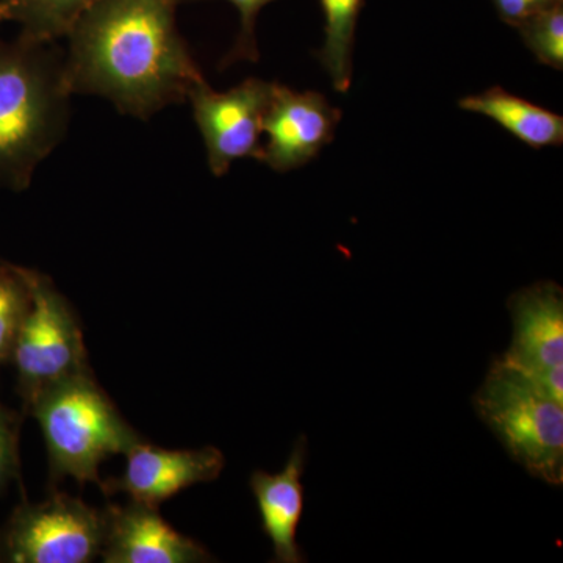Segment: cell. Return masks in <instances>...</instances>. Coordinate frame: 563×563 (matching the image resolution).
<instances>
[{
	"mask_svg": "<svg viewBox=\"0 0 563 563\" xmlns=\"http://www.w3.org/2000/svg\"><path fill=\"white\" fill-rule=\"evenodd\" d=\"M106 510L68 493L16 507L0 531V561L10 563H90L101 558Z\"/></svg>",
	"mask_w": 563,
	"mask_h": 563,
	"instance_id": "obj_6",
	"label": "cell"
},
{
	"mask_svg": "<svg viewBox=\"0 0 563 563\" xmlns=\"http://www.w3.org/2000/svg\"><path fill=\"white\" fill-rule=\"evenodd\" d=\"M512 343L499 355L563 404V290L551 280L514 292L507 302Z\"/></svg>",
	"mask_w": 563,
	"mask_h": 563,
	"instance_id": "obj_8",
	"label": "cell"
},
{
	"mask_svg": "<svg viewBox=\"0 0 563 563\" xmlns=\"http://www.w3.org/2000/svg\"><path fill=\"white\" fill-rule=\"evenodd\" d=\"M459 107L470 113L483 114L501 125L515 139L533 150L562 146L563 118L537 103L510 95L501 87H492L479 95L466 96Z\"/></svg>",
	"mask_w": 563,
	"mask_h": 563,
	"instance_id": "obj_13",
	"label": "cell"
},
{
	"mask_svg": "<svg viewBox=\"0 0 563 563\" xmlns=\"http://www.w3.org/2000/svg\"><path fill=\"white\" fill-rule=\"evenodd\" d=\"M180 0H96L66 38L70 95L101 96L136 120L187 102L206 80L177 29Z\"/></svg>",
	"mask_w": 563,
	"mask_h": 563,
	"instance_id": "obj_1",
	"label": "cell"
},
{
	"mask_svg": "<svg viewBox=\"0 0 563 563\" xmlns=\"http://www.w3.org/2000/svg\"><path fill=\"white\" fill-rule=\"evenodd\" d=\"M515 29L537 62L553 69H562L563 3L540 11Z\"/></svg>",
	"mask_w": 563,
	"mask_h": 563,
	"instance_id": "obj_17",
	"label": "cell"
},
{
	"mask_svg": "<svg viewBox=\"0 0 563 563\" xmlns=\"http://www.w3.org/2000/svg\"><path fill=\"white\" fill-rule=\"evenodd\" d=\"M27 413L36 418L43 432L52 483L73 477L81 485L101 487L102 462L114 454L125 455L144 442L92 372L77 374L41 393Z\"/></svg>",
	"mask_w": 563,
	"mask_h": 563,
	"instance_id": "obj_3",
	"label": "cell"
},
{
	"mask_svg": "<svg viewBox=\"0 0 563 563\" xmlns=\"http://www.w3.org/2000/svg\"><path fill=\"white\" fill-rule=\"evenodd\" d=\"M20 268L31 292L11 362L16 366L18 391L27 412L33 401L54 385L91 372L84 332L76 310L49 276Z\"/></svg>",
	"mask_w": 563,
	"mask_h": 563,
	"instance_id": "obj_5",
	"label": "cell"
},
{
	"mask_svg": "<svg viewBox=\"0 0 563 563\" xmlns=\"http://www.w3.org/2000/svg\"><path fill=\"white\" fill-rule=\"evenodd\" d=\"M342 117L321 92L296 91L274 81L263 120L261 162L276 173L301 168L332 143Z\"/></svg>",
	"mask_w": 563,
	"mask_h": 563,
	"instance_id": "obj_9",
	"label": "cell"
},
{
	"mask_svg": "<svg viewBox=\"0 0 563 563\" xmlns=\"http://www.w3.org/2000/svg\"><path fill=\"white\" fill-rule=\"evenodd\" d=\"M31 303L20 268L0 262V366L11 361L14 342Z\"/></svg>",
	"mask_w": 563,
	"mask_h": 563,
	"instance_id": "obj_16",
	"label": "cell"
},
{
	"mask_svg": "<svg viewBox=\"0 0 563 563\" xmlns=\"http://www.w3.org/2000/svg\"><path fill=\"white\" fill-rule=\"evenodd\" d=\"M306 461L307 439L301 435L282 472L273 474L257 470L251 474V490L261 512L263 532L273 544V562L307 561L296 539L306 507L302 484Z\"/></svg>",
	"mask_w": 563,
	"mask_h": 563,
	"instance_id": "obj_12",
	"label": "cell"
},
{
	"mask_svg": "<svg viewBox=\"0 0 563 563\" xmlns=\"http://www.w3.org/2000/svg\"><path fill=\"white\" fill-rule=\"evenodd\" d=\"M492 2L506 24L518 27L521 22L536 16L540 11L563 3V0H492Z\"/></svg>",
	"mask_w": 563,
	"mask_h": 563,
	"instance_id": "obj_20",
	"label": "cell"
},
{
	"mask_svg": "<svg viewBox=\"0 0 563 563\" xmlns=\"http://www.w3.org/2000/svg\"><path fill=\"white\" fill-rule=\"evenodd\" d=\"M273 88L274 81L251 77L220 92L202 80L188 95L214 177L228 174L232 163L242 158L261 161L263 120Z\"/></svg>",
	"mask_w": 563,
	"mask_h": 563,
	"instance_id": "obj_7",
	"label": "cell"
},
{
	"mask_svg": "<svg viewBox=\"0 0 563 563\" xmlns=\"http://www.w3.org/2000/svg\"><path fill=\"white\" fill-rule=\"evenodd\" d=\"M20 476V454H18V421L0 404V493L14 477Z\"/></svg>",
	"mask_w": 563,
	"mask_h": 563,
	"instance_id": "obj_19",
	"label": "cell"
},
{
	"mask_svg": "<svg viewBox=\"0 0 563 563\" xmlns=\"http://www.w3.org/2000/svg\"><path fill=\"white\" fill-rule=\"evenodd\" d=\"M180 2H206V0H180ZM225 2L232 3L239 11L240 32L236 36L235 46L221 63L222 68H228L236 62H258L261 51H258L257 35H255L258 14L274 0H225Z\"/></svg>",
	"mask_w": 563,
	"mask_h": 563,
	"instance_id": "obj_18",
	"label": "cell"
},
{
	"mask_svg": "<svg viewBox=\"0 0 563 563\" xmlns=\"http://www.w3.org/2000/svg\"><path fill=\"white\" fill-rule=\"evenodd\" d=\"M106 563H203L214 558L206 547L163 520L158 507L131 501L106 509Z\"/></svg>",
	"mask_w": 563,
	"mask_h": 563,
	"instance_id": "obj_11",
	"label": "cell"
},
{
	"mask_svg": "<svg viewBox=\"0 0 563 563\" xmlns=\"http://www.w3.org/2000/svg\"><path fill=\"white\" fill-rule=\"evenodd\" d=\"M124 473L102 481L107 496L125 493L132 501L158 507L192 485L211 483L224 470L225 457L218 448L163 450L146 442L125 454Z\"/></svg>",
	"mask_w": 563,
	"mask_h": 563,
	"instance_id": "obj_10",
	"label": "cell"
},
{
	"mask_svg": "<svg viewBox=\"0 0 563 563\" xmlns=\"http://www.w3.org/2000/svg\"><path fill=\"white\" fill-rule=\"evenodd\" d=\"M324 13V44L317 58L329 74L335 91L347 92L352 84L355 32L365 0H320Z\"/></svg>",
	"mask_w": 563,
	"mask_h": 563,
	"instance_id": "obj_15",
	"label": "cell"
},
{
	"mask_svg": "<svg viewBox=\"0 0 563 563\" xmlns=\"http://www.w3.org/2000/svg\"><path fill=\"white\" fill-rule=\"evenodd\" d=\"M96 0H0V24L20 25V38L52 44L68 35Z\"/></svg>",
	"mask_w": 563,
	"mask_h": 563,
	"instance_id": "obj_14",
	"label": "cell"
},
{
	"mask_svg": "<svg viewBox=\"0 0 563 563\" xmlns=\"http://www.w3.org/2000/svg\"><path fill=\"white\" fill-rule=\"evenodd\" d=\"M473 407L515 462L544 484H563V404L542 385L493 358Z\"/></svg>",
	"mask_w": 563,
	"mask_h": 563,
	"instance_id": "obj_4",
	"label": "cell"
},
{
	"mask_svg": "<svg viewBox=\"0 0 563 563\" xmlns=\"http://www.w3.org/2000/svg\"><path fill=\"white\" fill-rule=\"evenodd\" d=\"M65 54L55 43L0 41V187L24 191L68 131Z\"/></svg>",
	"mask_w": 563,
	"mask_h": 563,
	"instance_id": "obj_2",
	"label": "cell"
}]
</instances>
